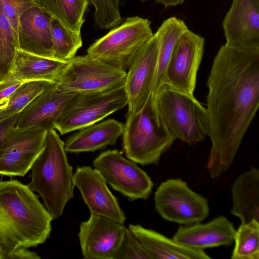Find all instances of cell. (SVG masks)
<instances>
[{"mask_svg":"<svg viewBox=\"0 0 259 259\" xmlns=\"http://www.w3.org/2000/svg\"><path fill=\"white\" fill-rule=\"evenodd\" d=\"M208 136L212 147L207 168L212 179L233 162L259 105V49L223 45L207 81Z\"/></svg>","mask_w":259,"mask_h":259,"instance_id":"obj_1","label":"cell"},{"mask_svg":"<svg viewBox=\"0 0 259 259\" xmlns=\"http://www.w3.org/2000/svg\"><path fill=\"white\" fill-rule=\"evenodd\" d=\"M54 219L27 185L17 180L0 181V259L45 242Z\"/></svg>","mask_w":259,"mask_h":259,"instance_id":"obj_2","label":"cell"},{"mask_svg":"<svg viewBox=\"0 0 259 259\" xmlns=\"http://www.w3.org/2000/svg\"><path fill=\"white\" fill-rule=\"evenodd\" d=\"M27 185L41 197L54 219L63 214L67 202L74 196V174L69 164L65 143L55 129L48 131L45 146L32 164Z\"/></svg>","mask_w":259,"mask_h":259,"instance_id":"obj_3","label":"cell"},{"mask_svg":"<svg viewBox=\"0 0 259 259\" xmlns=\"http://www.w3.org/2000/svg\"><path fill=\"white\" fill-rule=\"evenodd\" d=\"M152 97L160 120L175 140L192 145L208 136L210 121L207 109L193 95L163 85Z\"/></svg>","mask_w":259,"mask_h":259,"instance_id":"obj_4","label":"cell"},{"mask_svg":"<svg viewBox=\"0 0 259 259\" xmlns=\"http://www.w3.org/2000/svg\"><path fill=\"white\" fill-rule=\"evenodd\" d=\"M122 136L126 157L143 165L157 164L176 140L160 120L152 95L141 110L126 114Z\"/></svg>","mask_w":259,"mask_h":259,"instance_id":"obj_5","label":"cell"},{"mask_svg":"<svg viewBox=\"0 0 259 259\" xmlns=\"http://www.w3.org/2000/svg\"><path fill=\"white\" fill-rule=\"evenodd\" d=\"M153 34L148 19L130 17L92 44L87 55L126 71Z\"/></svg>","mask_w":259,"mask_h":259,"instance_id":"obj_6","label":"cell"},{"mask_svg":"<svg viewBox=\"0 0 259 259\" xmlns=\"http://www.w3.org/2000/svg\"><path fill=\"white\" fill-rule=\"evenodd\" d=\"M126 105L124 85L103 92L76 94L55 122L54 129L62 135L81 130Z\"/></svg>","mask_w":259,"mask_h":259,"instance_id":"obj_7","label":"cell"},{"mask_svg":"<svg viewBox=\"0 0 259 259\" xmlns=\"http://www.w3.org/2000/svg\"><path fill=\"white\" fill-rule=\"evenodd\" d=\"M126 71L86 55L68 61L56 83L64 92H103L123 86Z\"/></svg>","mask_w":259,"mask_h":259,"instance_id":"obj_8","label":"cell"},{"mask_svg":"<svg viewBox=\"0 0 259 259\" xmlns=\"http://www.w3.org/2000/svg\"><path fill=\"white\" fill-rule=\"evenodd\" d=\"M154 200L156 211L163 219L182 225L201 223L209 213L207 199L179 178L162 182Z\"/></svg>","mask_w":259,"mask_h":259,"instance_id":"obj_9","label":"cell"},{"mask_svg":"<svg viewBox=\"0 0 259 259\" xmlns=\"http://www.w3.org/2000/svg\"><path fill=\"white\" fill-rule=\"evenodd\" d=\"M93 165L107 184L130 201L146 200L152 191L153 183L148 174L117 150L100 153Z\"/></svg>","mask_w":259,"mask_h":259,"instance_id":"obj_10","label":"cell"},{"mask_svg":"<svg viewBox=\"0 0 259 259\" xmlns=\"http://www.w3.org/2000/svg\"><path fill=\"white\" fill-rule=\"evenodd\" d=\"M47 132L39 126L13 127L0 152V175L25 176L44 149Z\"/></svg>","mask_w":259,"mask_h":259,"instance_id":"obj_11","label":"cell"},{"mask_svg":"<svg viewBox=\"0 0 259 259\" xmlns=\"http://www.w3.org/2000/svg\"><path fill=\"white\" fill-rule=\"evenodd\" d=\"M204 46L202 37L189 29L185 31L178 41L168 62L163 85L193 95Z\"/></svg>","mask_w":259,"mask_h":259,"instance_id":"obj_12","label":"cell"},{"mask_svg":"<svg viewBox=\"0 0 259 259\" xmlns=\"http://www.w3.org/2000/svg\"><path fill=\"white\" fill-rule=\"evenodd\" d=\"M158 52V39L154 33L139 51L126 72L124 88L127 115L141 110L152 94Z\"/></svg>","mask_w":259,"mask_h":259,"instance_id":"obj_13","label":"cell"},{"mask_svg":"<svg viewBox=\"0 0 259 259\" xmlns=\"http://www.w3.org/2000/svg\"><path fill=\"white\" fill-rule=\"evenodd\" d=\"M126 228L108 218L91 214L81 223L78 238L86 259H113Z\"/></svg>","mask_w":259,"mask_h":259,"instance_id":"obj_14","label":"cell"},{"mask_svg":"<svg viewBox=\"0 0 259 259\" xmlns=\"http://www.w3.org/2000/svg\"><path fill=\"white\" fill-rule=\"evenodd\" d=\"M74 186L91 214L108 218L123 224L126 217L118 201L107 187L101 174L95 168L83 166L74 174Z\"/></svg>","mask_w":259,"mask_h":259,"instance_id":"obj_15","label":"cell"},{"mask_svg":"<svg viewBox=\"0 0 259 259\" xmlns=\"http://www.w3.org/2000/svg\"><path fill=\"white\" fill-rule=\"evenodd\" d=\"M223 27L226 45L259 49V0H233Z\"/></svg>","mask_w":259,"mask_h":259,"instance_id":"obj_16","label":"cell"},{"mask_svg":"<svg viewBox=\"0 0 259 259\" xmlns=\"http://www.w3.org/2000/svg\"><path fill=\"white\" fill-rule=\"evenodd\" d=\"M53 18L41 4L25 12L19 21L18 49L40 56L54 58L52 34Z\"/></svg>","mask_w":259,"mask_h":259,"instance_id":"obj_17","label":"cell"},{"mask_svg":"<svg viewBox=\"0 0 259 259\" xmlns=\"http://www.w3.org/2000/svg\"><path fill=\"white\" fill-rule=\"evenodd\" d=\"M76 94L63 92L52 83L19 113L15 127L54 129L55 122Z\"/></svg>","mask_w":259,"mask_h":259,"instance_id":"obj_18","label":"cell"},{"mask_svg":"<svg viewBox=\"0 0 259 259\" xmlns=\"http://www.w3.org/2000/svg\"><path fill=\"white\" fill-rule=\"evenodd\" d=\"M236 230L225 217H218L205 224L180 226L172 239L190 248L204 250L220 246H228L234 241Z\"/></svg>","mask_w":259,"mask_h":259,"instance_id":"obj_19","label":"cell"},{"mask_svg":"<svg viewBox=\"0 0 259 259\" xmlns=\"http://www.w3.org/2000/svg\"><path fill=\"white\" fill-rule=\"evenodd\" d=\"M128 229L137 237L152 259H209L204 250L188 247L139 224Z\"/></svg>","mask_w":259,"mask_h":259,"instance_id":"obj_20","label":"cell"},{"mask_svg":"<svg viewBox=\"0 0 259 259\" xmlns=\"http://www.w3.org/2000/svg\"><path fill=\"white\" fill-rule=\"evenodd\" d=\"M124 124L109 119L89 125L69 137L65 143L67 152H95L114 145L122 135Z\"/></svg>","mask_w":259,"mask_h":259,"instance_id":"obj_21","label":"cell"},{"mask_svg":"<svg viewBox=\"0 0 259 259\" xmlns=\"http://www.w3.org/2000/svg\"><path fill=\"white\" fill-rule=\"evenodd\" d=\"M231 213L241 224L255 220L259 222V170L252 167L240 174L231 188Z\"/></svg>","mask_w":259,"mask_h":259,"instance_id":"obj_22","label":"cell"},{"mask_svg":"<svg viewBox=\"0 0 259 259\" xmlns=\"http://www.w3.org/2000/svg\"><path fill=\"white\" fill-rule=\"evenodd\" d=\"M67 63L18 49L9 74L23 82L34 80L56 82Z\"/></svg>","mask_w":259,"mask_h":259,"instance_id":"obj_23","label":"cell"},{"mask_svg":"<svg viewBox=\"0 0 259 259\" xmlns=\"http://www.w3.org/2000/svg\"><path fill=\"white\" fill-rule=\"evenodd\" d=\"M188 29L183 20L171 17L163 21L155 32L158 52L152 94L163 85L166 66L172 53L180 37Z\"/></svg>","mask_w":259,"mask_h":259,"instance_id":"obj_24","label":"cell"},{"mask_svg":"<svg viewBox=\"0 0 259 259\" xmlns=\"http://www.w3.org/2000/svg\"><path fill=\"white\" fill-rule=\"evenodd\" d=\"M52 16L66 28L80 34L89 0H39Z\"/></svg>","mask_w":259,"mask_h":259,"instance_id":"obj_25","label":"cell"},{"mask_svg":"<svg viewBox=\"0 0 259 259\" xmlns=\"http://www.w3.org/2000/svg\"><path fill=\"white\" fill-rule=\"evenodd\" d=\"M52 83L45 80L24 82L9 97L0 103V121L19 113Z\"/></svg>","mask_w":259,"mask_h":259,"instance_id":"obj_26","label":"cell"},{"mask_svg":"<svg viewBox=\"0 0 259 259\" xmlns=\"http://www.w3.org/2000/svg\"><path fill=\"white\" fill-rule=\"evenodd\" d=\"M231 259H259V222L241 224L236 230Z\"/></svg>","mask_w":259,"mask_h":259,"instance_id":"obj_27","label":"cell"},{"mask_svg":"<svg viewBox=\"0 0 259 259\" xmlns=\"http://www.w3.org/2000/svg\"><path fill=\"white\" fill-rule=\"evenodd\" d=\"M18 49L17 35L4 12L0 0V81L10 73Z\"/></svg>","mask_w":259,"mask_h":259,"instance_id":"obj_28","label":"cell"},{"mask_svg":"<svg viewBox=\"0 0 259 259\" xmlns=\"http://www.w3.org/2000/svg\"><path fill=\"white\" fill-rule=\"evenodd\" d=\"M52 34L54 57L56 59L69 61L82 45L80 34L66 28L54 18L52 21Z\"/></svg>","mask_w":259,"mask_h":259,"instance_id":"obj_29","label":"cell"},{"mask_svg":"<svg viewBox=\"0 0 259 259\" xmlns=\"http://www.w3.org/2000/svg\"><path fill=\"white\" fill-rule=\"evenodd\" d=\"M94 8V19L100 29L114 27L122 22L120 0H89Z\"/></svg>","mask_w":259,"mask_h":259,"instance_id":"obj_30","label":"cell"},{"mask_svg":"<svg viewBox=\"0 0 259 259\" xmlns=\"http://www.w3.org/2000/svg\"><path fill=\"white\" fill-rule=\"evenodd\" d=\"M113 259H152L137 237L126 229Z\"/></svg>","mask_w":259,"mask_h":259,"instance_id":"obj_31","label":"cell"},{"mask_svg":"<svg viewBox=\"0 0 259 259\" xmlns=\"http://www.w3.org/2000/svg\"><path fill=\"white\" fill-rule=\"evenodd\" d=\"M1 2L4 12L17 37L21 16L31 8L41 4L39 0H1Z\"/></svg>","mask_w":259,"mask_h":259,"instance_id":"obj_32","label":"cell"},{"mask_svg":"<svg viewBox=\"0 0 259 259\" xmlns=\"http://www.w3.org/2000/svg\"><path fill=\"white\" fill-rule=\"evenodd\" d=\"M23 82L9 74L0 81V103L9 97Z\"/></svg>","mask_w":259,"mask_h":259,"instance_id":"obj_33","label":"cell"},{"mask_svg":"<svg viewBox=\"0 0 259 259\" xmlns=\"http://www.w3.org/2000/svg\"><path fill=\"white\" fill-rule=\"evenodd\" d=\"M19 116V113H17L0 121V152L6 137L15 126Z\"/></svg>","mask_w":259,"mask_h":259,"instance_id":"obj_34","label":"cell"},{"mask_svg":"<svg viewBox=\"0 0 259 259\" xmlns=\"http://www.w3.org/2000/svg\"><path fill=\"white\" fill-rule=\"evenodd\" d=\"M26 248H20L15 251L10 259H40V257L35 252Z\"/></svg>","mask_w":259,"mask_h":259,"instance_id":"obj_35","label":"cell"},{"mask_svg":"<svg viewBox=\"0 0 259 259\" xmlns=\"http://www.w3.org/2000/svg\"><path fill=\"white\" fill-rule=\"evenodd\" d=\"M166 8L176 6L183 3L185 0H154Z\"/></svg>","mask_w":259,"mask_h":259,"instance_id":"obj_36","label":"cell"},{"mask_svg":"<svg viewBox=\"0 0 259 259\" xmlns=\"http://www.w3.org/2000/svg\"><path fill=\"white\" fill-rule=\"evenodd\" d=\"M142 1H146V0H142Z\"/></svg>","mask_w":259,"mask_h":259,"instance_id":"obj_37","label":"cell"}]
</instances>
